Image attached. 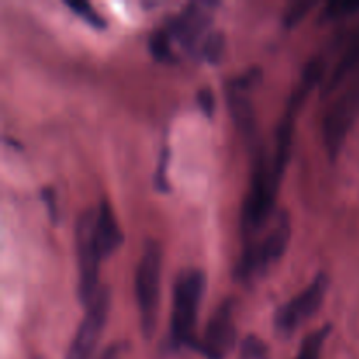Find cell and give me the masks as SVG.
Segmentation results:
<instances>
[{
    "instance_id": "11",
    "label": "cell",
    "mask_w": 359,
    "mask_h": 359,
    "mask_svg": "<svg viewBox=\"0 0 359 359\" xmlns=\"http://www.w3.org/2000/svg\"><path fill=\"white\" fill-rule=\"evenodd\" d=\"M95 233H97L98 248L102 258L112 255L123 242V231L119 228L114 210L107 200H102L97 207V221H95Z\"/></svg>"
},
{
    "instance_id": "20",
    "label": "cell",
    "mask_w": 359,
    "mask_h": 359,
    "mask_svg": "<svg viewBox=\"0 0 359 359\" xmlns=\"http://www.w3.org/2000/svg\"><path fill=\"white\" fill-rule=\"evenodd\" d=\"M196 97H198V104L200 107H202V111L205 112V114H212L214 107H216V98H214L212 91H210L209 88H202Z\"/></svg>"
},
{
    "instance_id": "9",
    "label": "cell",
    "mask_w": 359,
    "mask_h": 359,
    "mask_svg": "<svg viewBox=\"0 0 359 359\" xmlns=\"http://www.w3.org/2000/svg\"><path fill=\"white\" fill-rule=\"evenodd\" d=\"M237 344V326L233 318V300L226 298L210 316L202 339H196L193 349L207 359H224Z\"/></svg>"
},
{
    "instance_id": "12",
    "label": "cell",
    "mask_w": 359,
    "mask_h": 359,
    "mask_svg": "<svg viewBox=\"0 0 359 359\" xmlns=\"http://www.w3.org/2000/svg\"><path fill=\"white\" fill-rule=\"evenodd\" d=\"M359 70V27L351 35L349 42H347L346 49H344L342 56H340L339 63L333 69L332 76H330L328 83L325 84V93H332L342 83H346L353 74Z\"/></svg>"
},
{
    "instance_id": "5",
    "label": "cell",
    "mask_w": 359,
    "mask_h": 359,
    "mask_svg": "<svg viewBox=\"0 0 359 359\" xmlns=\"http://www.w3.org/2000/svg\"><path fill=\"white\" fill-rule=\"evenodd\" d=\"M359 116V70L337 95L323 119V137L330 156L335 158Z\"/></svg>"
},
{
    "instance_id": "6",
    "label": "cell",
    "mask_w": 359,
    "mask_h": 359,
    "mask_svg": "<svg viewBox=\"0 0 359 359\" xmlns=\"http://www.w3.org/2000/svg\"><path fill=\"white\" fill-rule=\"evenodd\" d=\"M109 307H111V291L107 286H100L86 305V312L74 333L65 359H93L107 321Z\"/></svg>"
},
{
    "instance_id": "1",
    "label": "cell",
    "mask_w": 359,
    "mask_h": 359,
    "mask_svg": "<svg viewBox=\"0 0 359 359\" xmlns=\"http://www.w3.org/2000/svg\"><path fill=\"white\" fill-rule=\"evenodd\" d=\"M205 286V273L198 269H188L177 276L170 316V340L174 346H195V325Z\"/></svg>"
},
{
    "instance_id": "10",
    "label": "cell",
    "mask_w": 359,
    "mask_h": 359,
    "mask_svg": "<svg viewBox=\"0 0 359 359\" xmlns=\"http://www.w3.org/2000/svg\"><path fill=\"white\" fill-rule=\"evenodd\" d=\"M259 77H262V72L258 69H251L242 76L235 77L228 84V100H230L235 123L245 137H252V139L256 135V119L251 104V90L256 86Z\"/></svg>"
},
{
    "instance_id": "3",
    "label": "cell",
    "mask_w": 359,
    "mask_h": 359,
    "mask_svg": "<svg viewBox=\"0 0 359 359\" xmlns=\"http://www.w3.org/2000/svg\"><path fill=\"white\" fill-rule=\"evenodd\" d=\"M291 238V219L286 210H280L263 238L245 244L244 252L237 263V277L251 280L265 272L286 251Z\"/></svg>"
},
{
    "instance_id": "17",
    "label": "cell",
    "mask_w": 359,
    "mask_h": 359,
    "mask_svg": "<svg viewBox=\"0 0 359 359\" xmlns=\"http://www.w3.org/2000/svg\"><path fill=\"white\" fill-rule=\"evenodd\" d=\"M65 6L69 7V9H72L77 16L83 18V20L86 21L88 25H91V27H95V28L105 27L104 18H102L100 14L93 9V6H91V4L84 2V0H67Z\"/></svg>"
},
{
    "instance_id": "16",
    "label": "cell",
    "mask_w": 359,
    "mask_h": 359,
    "mask_svg": "<svg viewBox=\"0 0 359 359\" xmlns=\"http://www.w3.org/2000/svg\"><path fill=\"white\" fill-rule=\"evenodd\" d=\"M359 11V0H332L325 6L321 14L323 21L340 20L344 16H349Z\"/></svg>"
},
{
    "instance_id": "15",
    "label": "cell",
    "mask_w": 359,
    "mask_h": 359,
    "mask_svg": "<svg viewBox=\"0 0 359 359\" xmlns=\"http://www.w3.org/2000/svg\"><path fill=\"white\" fill-rule=\"evenodd\" d=\"M224 51V37L221 32H210L203 44L198 49V58L207 60V62H219L221 55Z\"/></svg>"
},
{
    "instance_id": "4",
    "label": "cell",
    "mask_w": 359,
    "mask_h": 359,
    "mask_svg": "<svg viewBox=\"0 0 359 359\" xmlns=\"http://www.w3.org/2000/svg\"><path fill=\"white\" fill-rule=\"evenodd\" d=\"M97 209H86L81 212L76 223V252H77V294L84 305L91 302L98 291V265L102 252L95 233Z\"/></svg>"
},
{
    "instance_id": "19",
    "label": "cell",
    "mask_w": 359,
    "mask_h": 359,
    "mask_svg": "<svg viewBox=\"0 0 359 359\" xmlns=\"http://www.w3.org/2000/svg\"><path fill=\"white\" fill-rule=\"evenodd\" d=\"M316 6L314 0H297V2L290 4L287 9L284 11V25L287 28L294 27V25L300 23L305 18V14H309V11Z\"/></svg>"
},
{
    "instance_id": "21",
    "label": "cell",
    "mask_w": 359,
    "mask_h": 359,
    "mask_svg": "<svg viewBox=\"0 0 359 359\" xmlns=\"http://www.w3.org/2000/svg\"><path fill=\"white\" fill-rule=\"evenodd\" d=\"M121 354H123L121 344H111L109 347H105V351L100 354V358L98 359H121Z\"/></svg>"
},
{
    "instance_id": "7",
    "label": "cell",
    "mask_w": 359,
    "mask_h": 359,
    "mask_svg": "<svg viewBox=\"0 0 359 359\" xmlns=\"http://www.w3.org/2000/svg\"><path fill=\"white\" fill-rule=\"evenodd\" d=\"M216 6V2H209V0H198V2L188 4L177 16L172 18L165 25L172 41L184 46L193 55H198L200 46L203 44L207 35L210 34L209 28L210 23H212Z\"/></svg>"
},
{
    "instance_id": "18",
    "label": "cell",
    "mask_w": 359,
    "mask_h": 359,
    "mask_svg": "<svg viewBox=\"0 0 359 359\" xmlns=\"http://www.w3.org/2000/svg\"><path fill=\"white\" fill-rule=\"evenodd\" d=\"M241 359H270L269 347L259 337L248 335L241 346Z\"/></svg>"
},
{
    "instance_id": "14",
    "label": "cell",
    "mask_w": 359,
    "mask_h": 359,
    "mask_svg": "<svg viewBox=\"0 0 359 359\" xmlns=\"http://www.w3.org/2000/svg\"><path fill=\"white\" fill-rule=\"evenodd\" d=\"M172 44H174V41H172L170 34H168L167 28L165 27L156 28V30L151 34L149 49H151V53H153L154 58L163 60V62H168V60L174 58Z\"/></svg>"
},
{
    "instance_id": "2",
    "label": "cell",
    "mask_w": 359,
    "mask_h": 359,
    "mask_svg": "<svg viewBox=\"0 0 359 359\" xmlns=\"http://www.w3.org/2000/svg\"><path fill=\"white\" fill-rule=\"evenodd\" d=\"M135 294L140 330L149 339L156 330L161 294V248L153 238L146 241L137 263Z\"/></svg>"
},
{
    "instance_id": "8",
    "label": "cell",
    "mask_w": 359,
    "mask_h": 359,
    "mask_svg": "<svg viewBox=\"0 0 359 359\" xmlns=\"http://www.w3.org/2000/svg\"><path fill=\"white\" fill-rule=\"evenodd\" d=\"M326 290H328V277L321 272L297 297L280 305L276 312V318H273V326H276L277 333L291 335L293 332H297L321 307Z\"/></svg>"
},
{
    "instance_id": "13",
    "label": "cell",
    "mask_w": 359,
    "mask_h": 359,
    "mask_svg": "<svg viewBox=\"0 0 359 359\" xmlns=\"http://www.w3.org/2000/svg\"><path fill=\"white\" fill-rule=\"evenodd\" d=\"M330 330H332V326L325 325V326H321V328L314 330L312 333H309V335L305 337L304 342H302L300 351H298L297 358L294 359H319L321 358L323 346H325L326 339H328Z\"/></svg>"
}]
</instances>
